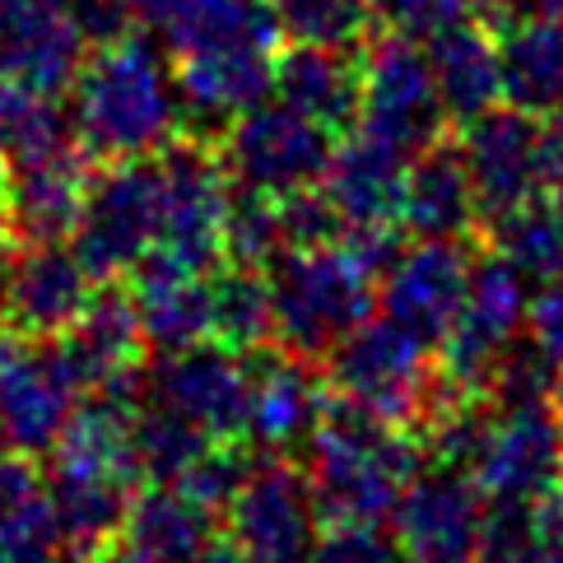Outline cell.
Returning a JSON list of instances; mask_svg holds the SVG:
<instances>
[{
    "label": "cell",
    "instance_id": "cell-46",
    "mask_svg": "<svg viewBox=\"0 0 563 563\" xmlns=\"http://www.w3.org/2000/svg\"><path fill=\"white\" fill-rule=\"evenodd\" d=\"M14 243L19 238L10 233V224L0 219V317L10 312V289H14V266H19V256H14Z\"/></svg>",
    "mask_w": 563,
    "mask_h": 563
},
{
    "label": "cell",
    "instance_id": "cell-49",
    "mask_svg": "<svg viewBox=\"0 0 563 563\" xmlns=\"http://www.w3.org/2000/svg\"><path fill=\"white\" fill-rule=\"evenodd\" d=\"M196 563H252V559H247L243 550H238L233 540H229V545H224V540H214V545H210L206 554H200Z\"/></svg>",
    "mask_w": 563,
    "mask_h": 563
},
{
    "label": "cell",
    "instance_id": "cell-35",
    "mask_svg": "<svg viewBox=\"0 0 563 563\" xmlns=\"http://www.w3.org/2000/svg\"><path fill=\"white\" fill-rule=\"evenodd\" d=\"M131 442H135V466L154 475V479H177L191 461L210 448V433L191 424L187 415H177L168 406H154L150 410H135V424H131Z\"/></svg>",
    "mask_w": 563,
    "mask_h": 563
},
{
    "label": "cell",
    "instance_id": "cell-23",
    "mask_svg": "<svg viewBox=\"0 0 563 563\" xmlns=\"http://www.w3.org/2000/svg\"><path fill=\"white\" fill-rule=\"evenodd\" d=\"M498 85L512 108L550 117L563 108V24L550 14L503 19L498 37Z\"/></svg>",
    "mask_w": 563,
    "mask_h": 563
},
{
    "label": "cell",
    "instance_id": "cell-37",
    "mask_svg": "<svg viewBox=\"0 0 563 563\" xmlns=\"http://www.w3.org/2000/svg\"><path fill=\"white\" fill-rule=\"evenodd\" d=\"M279 247H285V233H279V206H271L261 191H238L229 200L224 214V256L238 261V266H256L271 261Z\"/></svg>",
    "mask_w": 563,
    "mask_h": 563
},
{
    "label": "cell",
    "instance_id": "cell-21",
    "mask_svg": "<svg viewBox=\"0 0 563 563\" xmlns=\"http://www.w3.org/2000/svg\"><path fill=\"white\" fill-rule=\"evenodd\" d=\"M424 52H429V66H433L438 98H442V108H448L452 122L466 126L471 117H479L503 98L498 37L485 29V19H471V14L448 19L438 33L424 37Z\"/></svg>",
    "mask_w": 563,
    "mask_h": 563
},
{
    "label": "cell",
    "instance_id": "cell-33",
    "mask_svg": "<svg viewBox=\"0 0 563 563\" xmlns=\"http://www.w3.org/2000/svg\"><path fill=\"white\" fill-rule=\"evenodd\" d=\"M210 312H214V340L233 354H247L271 345L275 335V308H271V279H261L256 266H233L210 279Z\"/></svg>",
    "mask_w": 563,
    "mask_h": 563
},
{
    "label": "cell",
    "instance_id": "cell-50",
    "mask_svg": "<svg viewBox=\"0 0 563 563\" xmlns=\"http://www.w3.org/2000/svg\"><path fill=\"white\" fill-rule=\"evenodd\" d=\"M5 191H10V164H5V154H0V206H5Z\"/></svg>",
    "mask_w": 563,
    "mask_h": 563
},
{
    "label": "cell",
    "instance_id": "cell-17",
    "mask_svg": "<svg viewBox=\"0 0 563 563\" xmlns=\"http://www.w3.org/2000/svg\"><path fill=\"white\" fill-rule=\"evenodd\" d=\"M85 196H89V154L79 145H66L47 158H37V164L10 168L5 224L29 247L62 243L79 224Z\"/></svg>",
    "mask_w": 563,
    "mask_h": 563
},
{
    "label": "cell",
    "instance_id": "cell-16",
    "mask_svg": "<svg viewBox=\"0 0 563 563\" xmlns=\"http://www.w3.org/2000/svg\"><path fill=\"white\" fill-rule=\"evenodd\" d=\"M85 66V37L56 0H0V79L62 93Z\"/></svg>",
    "mask_w": 563,
    "mask_h": 563
},
{
    "label": "cell",
    "instance_id": "cell-39",
    "mask_svg": "<svg viewBox=\"0 0 563 563\" xmlns=\"http://www.w3.org/2000/svg\"><path fill=\"white\" fill-rule=\"evenodd\" d=\"M345 224V214L335 210V200L327 191H289L279 196V233H285V247H327L331 238Z\"/></svg>",
    "mask_w": 563,
    "mask_h": 563
},
{
    "label": "cell",
    "instance_id": "cell-36",
    "mask_svg": "<svg viewBox=\"0 0 563 563\" xmlns=\"http://www.w3.org/2000/svg\"><path fill=\"white\" fill-rule=\"evenodd\" d=\"M489 387L498 396V406H545L559 387V354H550L536 335L512 340L498 358Z\"/></svg>",
    "mask_w": 563,
    "mask_h": 563
},
{
    "label": "cell",
    "instance_id": "cell-28",
    "mask_svg": "<svg viewBox=\"0 0 563 563\" xmlns=\"http://www.w3.org/2000/svg\"><path fill=\"white\" fill-rule=\"evenodd\" d=\"M173 56L224 52V47H279L275 0H187L164 29Z\"/></svg>",
    "mask_w": 563,
    "mask_h": 563
},
{
    "label": "cell",
    "instance_id": "cell-53",
    "mask_svg": "<svg viewBox=\"0 0 563 563\" xmlns=\"http://www.w3.org/2000/svg\"><path fill=\"white\" fill-rule=\"evenodd\" d=\"M75 563H79V559H75Z\"/></svg>",
    "mask_w": 563,
    "mask_h": 563
},
{
    "label": "cell",
    "instance_id": "cell-12",
    "mask_svg": "<svg viewBox=\"0 0 563 563\" xmlns=\"http://www.w3.org/2000/svg\"><path fill=\"white\" fill-rule=\"evenodd\" d=\"M475 485L479 494L531 503L545 498L563 475V424L545 406H503L498 419H489L485 448L475 456Z\"/></svg>",
    "mask_w": 563,
    "mask_h": 563
},
{
    "label": "cell",
    "instance_id": "cell-51",
    "mask_svg": "<svg viewBox=\"0 0 563 563\" xmlns=\"http://www.w3.org/2000/svg\"><path fill=\"white\" fill-rule=\"evenodd\" d=\"M108 563H154V559L140 554V550H131V554H117V559H108Z\"/></svg>",
    "mask_w": 563,
    "mask_h": 563
},
{
    "label": "cell",
    "instance_id": "cell-25",
    "mask_svg": "<svg viewBox=\"0 0 563 563\" xmlns=\"http://www.w3.org/2000/svg\"><path fill=\"white\" fill-rule=\"evenodd\" d=\"M400 219H406L410 233H419V238H456L479 219V200H475L466 158H461L456 145L433 140L429 150H419L410 158Z\"/></svg>",
    "mask_w": 563,
    "mask_h": 563
},
{
    "label": "cell",
    "instance_id": "cell-38",
    "mask_svg": "<svg viewBox=\"0 0 563 563\" xmlns=\"http://www.w3.org/2000/svg\"><path fill=\"white\" fill-rule=\"evenodd\" d=\"M56 531L47 498L29 494L14 508H0V563H52L56 554Z\"/></svg>",
    "mask_w": 563,
    "mask_h": 563
},
{
    "label": "cell",
    "instance_id": "cell-22",
    "mask_svg": "<svg viewBox=\"0 0 563 563\" xmlns=\"http://www.w3.org/2000/svg\"><path fill=\"white\" fill-rule=\"evenodd\" d=\"M275 98L331 131H350L364 103V62L354 52L294 43L275 52Z\"/></svg>",
    "mask_w": 563,
    "mask_h": 563
},
{
    "label": "cell",
    "instance_id": "cell-6",
    "mask_svg": "<svg viewBox=\"0 0 563 563\" xmlns=\"http://www.w3.org/2000/svg\"><path fill=\"white\" fill-rule=\"evenodd\" d=\"M164 229V177L158 158H117L112 173L89 183L75 224V256L89 275L131 271Z\"/></svg>",
    "mask_w": 563,
    "mask_h": 563
},
{
    "label": "cell",
    "instance_id": "cell-31",
    "mask_svg": "<svg viewBox=\"0 0 563 563\" xmlns=\"http://www.w3.org/2000/svg\"><path fill=\"white\" fill-rule=\"evenodd\" d=\"M494 256L531 279L554 285L563 279V200H521V206L494 214Z\"/></svg>",
    "mask_w": 563,
    "mask_h": 563
},
{
    "label": "cell",
    "instance_id": "cell-3",
    "mask_svg": "<svg viewBox=\"0 0 563 563\" xmlns=\"http://www.w3.org/2000/svg\"><path fill=\"white\" fill-rule=\"evenodd\" d=\"M271 308L285 354L321 358L368 321L373 275L350 256V247H298V256H285L271 271Z\"/></svg>",
    "mask_w": 563,
    "mask_h": 563
},
{
    "label": "cell",
    "instance_id": "cell-4",
    "mask_svg": "<svg viewBox=\"0 0 563 563\" xmlns=\"http://www.w3.org/2000/svg\"><path fill=\"white\" fill-rule=\"evenodd\" d=\"M219 145H224V164L238 187L261 196H289L327 183L335 131L275 98V103L247 108Z\"/></svg>",
    "mask_w": 563,
    "mask_h": 563
},
{
    "label": "cell",
    "instance_id": "cell-5",
    "mask_svg": "<svg viewBox=\"0 0 563 563\" xmlns=\"http://www.w3.org/2000/svg\"><path fill=\"white\" fill-rule=\"evenodd\" d=\"M75 358L62 340L5 335L0 340V438L19 452H52L75 419L79 400Z\"/></svg>",
    "mask_w": 563,
    "mask_h": 563
},
{
    "label": "cell",
    "instance_id": "cell-8",
    "mask_svg": "<svg viewBox=\"0 0 563 563\" xmlns=\"http://www.w3.org/2000/svg\"><path fill=\"white\" fill-rule=\"evenodd\" d=\"M424 340L410 327H400L396 317L364 321L335 345L331 358V382L345 400L364 406L382 419H406L424 410L429 391V368H424Z\"/></svg>",
    "mask_w": 563,
    "mask_h": 563
},
{
    "label": "cell",
    "instance_id": "cell-24",
    "mask_svg": "<svg viewBox=\"0 0 563 563\" xmlns=\"http://www.w3.org/2000/svg\"><path fill=\"white\" fill-rule=\"evenodd\" d=\"M89 271L75 252H62L56 243L29 247L14 266V289H10V312L19 331L29 335H62L70 321L89 308Z\"/></svg>",
    "mask_w": 563,
    "mask_h": 563
},
{
    "label": "cell",
    "instance_id": "cell-15",
    "mask_svg": "<svg viewBox=\"0 0 563 563\" xmlns=\"http://www.w3.org/2000/svg\"><path fill=\"white\" fill-rule=\"evenodd\" d=\"M154 400L177 415H187L191 424L206 433H243L247 419V368L233 358V350L214 345H191L168 354L158 373L150 377Z\"/></svg>",
    "mask_w": 563,
    "mask_h": 563
},
{
    "label": "cell",
    "instance_id": "cell-42",
    "mask_svg": "<svg viewBox=\"0 0 563 563\" xmlns=\"http://www.w3.org/2000/svg\"><path fill=\"white\" fill-rule=\"evenodd\" d=\"M56 5L70 19V29L85 37V47H108L135 29L131 0H56Z\"/></svg>",
    "mask_w": 563,
    "mask_h": 563
},
{
    "label": "cell",
    "instance_id": "cell-13",
    "mask_svg": "<svg viewBox=\"0 0 563 563\" xmlns=\"http://www.w3.org/2000/svg\"><path fill=\"white\" fill-rule=\"evenodd\" d=\"M485 536V503L466 475L438 471L406 485L396 503V545L410 563H471Z\"/></svg>",
    "mask_w": 563,
    "mask_h": 563
},
{
    "label": "cell",
    "instance_id": "cell-18",
    "mask_svg": "<svg viewBox=\"0 0 563 563\" xmlns=\"http://www.w3.org/2000/svg\"><path fill=\"white\" fill-rule=\"evenodd\" d=\"M471 271L466 252L452 238H429L424 247L406 252L387 275V317H396L400 327H410L424 345H442L452 317L466 298Z\"/></svg>",
    "mask_w": 563,
    "mask_h": 563
},
{
    "label": "cell",
    "instance_id": "cell-1",
    "mask_svg": "<svg viewBox=\"0 0 563 563\" xmlns=\"http://www.w3.org/2000/svg\"><path fill=\"white\" fill-rule=\"evenodd\" d=\"M70 126L89 158H145L164 150L177 126V79L150 37H117L75 75Z\"/></svg>",
    "mask_w": 563,
    "mask_h": 563
},
{
    "label": "cell",
    "instance_id": "cell-30",
    "mask_svg": "<svg viewBox=\"0 0 563 563\" xmlns=\"http://www.w3.org/2000/svg\"><path fill=\"white\" fill-rule=\"evenodd\" d=\"M131 550L150 554L154 563H196L214 545V517L200 498L183 489H150L126 512Z\"/></svg>",
    "mask_w": 563,
    "mask_h": 563
},
{
    "label": "cell",
    "instance_id": "cell-10",
    "mask_svg": "<svg viewBox=\"0 0 563 563\" xmlns=\"http://www.w3.org/2000/svg\"><path fill=\"white\" fill-rule=\"evenodd\" d=\"M233 545L252 563H308L317 545V498L308 479L285 461L243 479L233 494Z\"/></svg>",
    "mask_w": 563,
    "mask_h": 563
},
{
    "label": "cell",
    "instance_id": "cell-11",
    "mask_svg": "<svg viewBox=\"0 0 563 563\" xmlns=\"http://www.w3.org/2000/svg\"><path fill=\"white\" fill-rule=\"evenodd\" d=\"M527 279H521L508 261H485L479 271H471L466 298L452 317L448 335H442V364L448 373L471 387V382H489L503 350L517 340L521 317H527Z\"/></svg>",
    "mask_w": 563,
    "mask_h": 563
},
{
    "label": "cell",
    "instance_id": "cell-26",
    "mask_svg": "<svg viewBox=\"0 0 563 563\" xmlns=\"http://www.w3.org/2000/svg\"><path fill=\"white\" fill-rule=\"evenodd\" d=\"M62 335H66L62 345L75 358L85 387L126 391V382L135 377V364H140V345H145L135 303L112 298V294L108 298H89V308L79 312Z\"/></svg>",
    "mask_w": 563,
    "mask_h": 563
},
{
    "label": "cell",
    "instance_id": "cell-7",
    "mask_svg": "<svg viewBox=\"0 0 563 563\" xmlns=\"http://www.w3.org/2000/svg\"><path fill=\"white\" fill-rule=\"evenodd\" d=\"M358 62H364V103H358L364 131L406 150L410 158L419 150H429L433 140H442L448 108L438 98L424 43L400 33H382L364 47Z\"/></svg>",
    "mask_w": 563,
    "mask_h": 563
},
{
    "label": "cell",
    "instance_id": "cell-43",
    "mask_svg": "<svg viewBox=\"0 0 563 563\" xmlns=\"http://www.w3.org/2000/svg\"><path fill=\"white\" fill-rule=\"evenodd\" d=\"M373 19H377V33H400L424 43L448 19H456V10L448 0H373Z\"/></svg>",
    "mask_w": 563,
    "mask_h": 563
},
{
    "label": "cell",
    "instance_id": "cell-47",
    "mask_svg": "<svg viewBox=\"0 0 563 563\" xmlns=\"http://www.w3.org/2000/svg\"><path fill=\"white\" fill-rule=\"evenodd\" d=\"M135 5V24H154V29H168L173 14L187 5V0H131Z\"/></svg>",
    "mask_w": 563,
    "mask_h": 563
},
{
    "label": "cell",
    "instance_id": "cell-32",
    "mask_svg": "<svg viewBox=\"0 0 563 563\" xmlns=\"http://www.w3.org/2000/svg\"><path fill=\"white\" fill-rule=\"evenodd\" d=\"M66 145H79V140L56 93L19 85V79H0V154H5V164L24 168Z\"/></svg>",
    "mask_w": 563,
    "mask_h": 563
},
{
    "label": "cell",
    "instance_id": "cell-45",
    "mask_svg": "<svg viewBox=\"0 0 563 563\" xmlns=\"http://www.w3.org/2000/svg\"><path fill=\"white\" fill-rule=\"evenodd\" d=\"M531 331L550 354L563 358V279H554V285H545V294H540V303L531 308Z\"/></svg>",
    "mask_w": 563,
    "mask_h": 563
},
{
    "label": "cell",
    "instance_id": "cell-27",
    "mask_svg": "<svg viewBox=\"0 0 563 563\" xmlns=\"http://www.w3.org/2000/svg\"><path fill=\"white\" fill-rule=\"evenodd\" d=\"M122 485H126V475L62 456V471H56L52 489H47V508H52L56 531L75 540L79 550H93V545H103V540H112L126 527V512H131Z\"/></svg>",
    "mask_w": 563,
    "mask_h": 563
},
{
    "label": "cell",
    "instance_id": "cell-52",
    "mask_svg": "<svg viewBox=\"0 0 563 563\" xmlns=\"http://www.w3.org/2000/svg\"><path fill=\"white\" fill-rule=\"evenodd\" d=\"M554 406H559V415H563V373H559V387H554Z\"/></svg>",
    "mask_w": 563,
    "mask_h": 563
},
{
    "label": "cell",
    "instance_id": "cell-9",
    "mask_svg": "<svg viewBox=\"0 0 563 563\" xmlns=\"http://www.w3.org/2000/svg\"><path fill=\"white\" fill-rule=\"evenodd\" d=\"M177 122L196 140H224L247 108L275 93V52L266 47H224L177 56Z\"/></svg>",
    "mask_w": 563,
    "mask_h": 563
},
{
    "label": "cell",
    "instance_id": "cell-41",
    "mask_svg": "<svg viewBox=\"0 0 563 563\" xmlns=\"http://www.w3.org/2000/svg\"><path fill=\"white\" fill-rule=\"evenodd\" d=\"M308 563H400V545L387 531H377V521H340L312 545Z\"/></svg>",
    "mask_w": 563,
    "mask_h": 563
},
{
    "label": "cell",
    "instance_id": "cell-44",
    "mask_svg": "<svg viewBox=\"0 0 563 563\" xmlns=\"http://www.w3.org/2000/svg\"><path fill=\"white\" fill-rule=\"evenodd\" d=\"M540 187L563 200V108L550 112V126H540Z\"/></svg>",
    "mask_w": 563,
    "mask_h": 563
},
{
    "label": "cell",
    "instance_id": "cell-14",
    "mask_svg": "<svg viewBox=\"0 0 563 563\" xmlns=\"http://www.w3.org/2000/svg\"><path fill=\"white\" fill-rule=\"evenodd\" d=\"M461 158H466L471 187L479 214H503L531 200L540 187V126L521 108H485L466 122L461 135Z\"/></svg>",
    "mask_w": 563,
    "mask_h": 563
},
{
    "label": "cell",
    "instance_id": "cell-40",
    "mask_svg": "<svg viewBox=\"0 0 563 563\" xmlns=\"http://www.w3.org/2000/svg\"><path fill=\"white\" fill-rule=\"evenodd\" d=\"M247 475H252V466H247L243 452H233V448H206L183 475H177V485H183V494L206 503V508H224V503H233V494L243 489Z\"/></svg>",
    "mask_w": 563,
    "mask_h": 563
},
{
    "label": "cell",
    "instance_id": "cell-2",
    "mask_svg": "<svg viewBox=\"0 0 563 563\" xmlns=\"http://www.w3.org/2000/svg\"><path fill=\"white\" fill-rule=\"evenodd\" d=\"M312 498L321 517L377 521L396 512L415 475V448L364 406L345 400L312 429Z\"/></svg>",
    "mask_w": 563,
    "mask_h": 563
},
{
    "label": "cell",
    "instance_id": "cell-48",
    "mask_svg": "<svg viewBox=\"0 0 563 563\" xmlns=\"http://www.w3.org/2000/svg\"><path fill=\"white\" fill-rule=\"evenodd\" d=\"M456 14H471V19H485V14H503L508 0H448Z\"/></svg>",
    "mask_w": 563,
    "mask_h": 563
},
{
    "label": "cell",
    "instance_id": "cell-34",
    "mask_svg": "<svg viewBox=\"0 0 563 563\" xmlns=\"http://www.w3.org/2000/svg\"><path fill=\"white\" fill-rule=\"evenodd\" d=\"M279 33L303 47L364 52L377 33L373 0H275Z\"/></svg>",
    "mask_w": 563,
    "mask_h": 563
},
{
    "label": "cell",
    "instance_id": "cell-19",
    "mask_svg": "<svg viewBox=\"0 0 563 563\" xmlns=\"http://www.w3.org/2000/svg\"><path fill=\"white\" fill-rule=\"evenodd\" d=\"M247 419L243 429L266 452H289L321 424V396L285 350H247Z\"/></svg>",
    "mask_w": 563,
    "mask_h": 563
},
{
    "label": "cell",
    "instance_id": "cell-20",
    "mask_svg": "<svg viewBox=\"0 0 563 563\" xmlns=\"http://www.w3.org/2000/svg\"><path fill=\"white\" fill-rule=\"evenodd\" d=\"M406 173L410 154L387 145L373 131H358L340 140L327 168V196L345 224H391L400 219V200H406Z\"/></svg>",
    "mask_w": 563,
    "mask_h": 563
},
{
    "label": "cell",
    "instance_id": "cell-29",
    "mask_svg": "<svg viewBox=\"0 0 563 563\" xmlns=\"http://www.w3.org/2000/svg\"><path fill=\"white\" fill-rule=\"evenodd\" d=\"M135 317L145 345L177 354L214 335L210 312V279L206 275H135Z\"/></svg>",
    "mask_w": 563,
    "mask_h": 563
}]
</instances>
